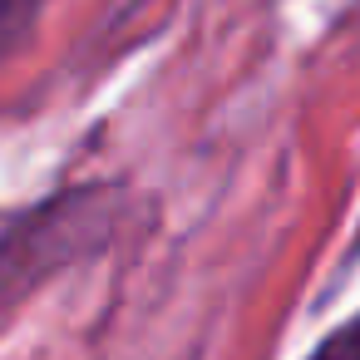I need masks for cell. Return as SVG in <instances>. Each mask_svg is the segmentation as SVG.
<instances>
[{"label": "cell", "instance_id": "1", "mask_svg": "<svg viewBox=\"0 0 360 360\" xmlns=\"http://www.w3.org/2000/svg\"><path fill=\"white\" fill-rule=\"evenodd\" d=\"M129 212H134L129 183H75L25 207L0 232V330L30 296H40V286L109 252Z\"/></svg>", "mask_w": 360, "mask_h": 360}, {"label": "cell", "instance_id": "2", "mask_svg": "<svg viewBox=\"0 0 360 360\" xmlns=\"http://www.w3.org/2000/svg\"><path fill=\"white\" fill-rule=\"evenodd\" d=\"M45 6H50V0H0V65L15 60L30 45Z\"/></svg>", "mask_w": 360, "mask_h": 360}, {"label": "cell", "instance_id": "3", "mask_svg": "<svg viewBox=\"0 0 360 360\" xmlns=\"http://www.w3.org/2000/svg\"><path fill=\"white\" fill-rule=\"evenodd\" d=\"M306 360H360V316H350L345 326H335Z\"/></svg>", "mask_w": 360, "mask_h": 360}]
</instances>
